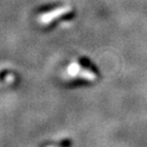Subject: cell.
I'll use <instances>...</instances> for the list:
<instances>
[{
	"instance_id": "cell-1",
	"label": "cell",
	"mask_w": 147,
	"mask_h": 147,
	"mask_svg": "<svg viewBox=\"0 0 147 147\" xmlns=\"http://www.w3.org/2000/svg\"><path fill=\"white\" fill-rule=\"evenodd\" d=\"M71 10L69 6H62V7H58L57 9H54V10H51V11L46 12V13L42 14L39 18V22L42 24H48L51 23L52 21H54L55 18H59L62 14H65Z\"/></svg>"
}]
</instances>
